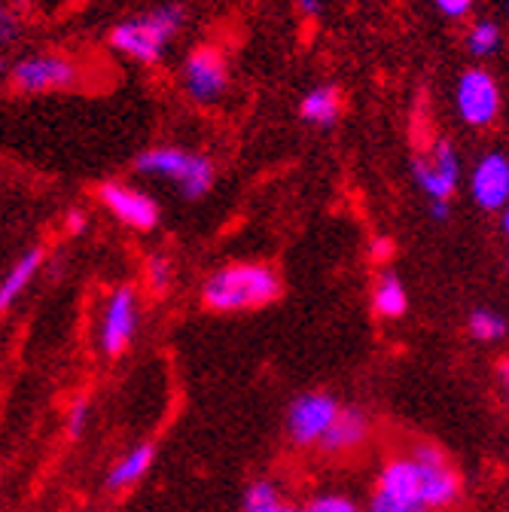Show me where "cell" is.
<instances>
[{
	"label": "cell",
	"instance_id": "obj_23",
	"mask_svg": "<svg viewBox=\"0 0 509 512\" xmlns=\"http://www.w3.org/2000/svg\"><path fill=\"white\" fill-rule=\"evenodd\" d=\"M171 278H174L171 263L165 260V256H153V260L147 263V281H150V287L156 293H165L171 287Z\"/></svg>",
	"mask_w": 509,
	"mask_h": 512
},
{
	"label": "cell",
	"instance_id": "obj_17",
	"mask_svg": "<svg viewBox=\"0 0 509 512\" xmlns=\"http://www.w3.org/2000/svg\"><path fill=\"white\" fill-rule=\"evenodd\" d=\"M372 305L381 317H403L406 308H409V296H406V287L403 281L394 275V272H385L375 284V293H372Z\"/></svg>",
	"mask_w": 509,
	"mask_h": 512
},
{
	"label": "cell",
	"instance_id": "obj_2",
	"mask_svg": "<svg viewBox=\"0 0 509 512\" xmlns=\"http://www.w3.org/2000/svg\"><path fill=\"white\" fill-rule=\"evenodd\" d=\"M183 22H186V10L180 4H162L144 16L125 19L122 25H116L110 43L113 49L141 64H156L165 55L168 43L180 34Z\"/></svg>",
	"mask_w": 509,
	"mask_h": 512
},
{
	"label": "cell",
	"instance_id": "obj_18",
	"mask_svg": "<svg viewBox=\"0 0 509 512\" xmlns=\"http://www.w3.org/2000/svg\"><path fill=\"white\" fill-rule=\"evenodd\" d=\"M470 336L476 342H500L506 336V320L491 308H476L470 314Z\"/></svg>",
	"mask_w": 509,
	"mask_h": 512
},
{
	"label": "cell",
	"instance_id": "obj_5",
	"mask_svg": "<svg viewBox=\"0 0 509 512\" xmlns=\"http://www.w3.org/2000/svg\"><path fill=\"white\" fill-rule=\"evenodd\" d=\"M13 86L28 95L40 92H58V89H71L80 77L77 64L65 55H28L13 68Z\"/></svg>",
	"mask_w": 509,
	"mask_h": 512
},
{
	"label": "cell",
	"instance_id": "obj_7",
	"mask_svg": "<svg viewBox=\"0 0 509 512\" xmlns=\"http://www.w3.org/2000/svg\"><path fill=\"white\" fill-rule=\"evenodd\" d=\"M412 174L430 202H452L461 183V156L449 141H439L433 147V156L412 162Z\"/></svg>",
	"mask_w": 509,
	"mask_h": 512
},
{
	"label": "cell",
	"instance_id": "obj_26",
	"mask_svg": "<svg viewBox=\"0 0 509 512\" xmlns=\"http://www.w3.org/2000/svg\"><path fill=\"white\" fill-rule=\"evenodd\" d=\"M445 19H464L473 10V0H433Z\"/></svg>",
	"mask_w": 509,
	"mask_h": 512
},
{
	"label": "cell",
	"instance_id": "obj_14",
	"mask_svg": "<svg viewBox=\"0 0 509 512\" xmlns=\"http://www.w3.org/2000/svg\"><path fill=\"white\" fill-rule=\"evenodd\" d=\"M153 461H156V445H153V442L135 445L132 452H125V455L113 464V470L107 473V488H110V491H119V488H129V485L141 482L144 473L153 467Z\"/></svg>",
	"mask_w": 509,
	"mask_h": 512
},
{
	"label": "cell",
	"instance_id": "obj_16",
	"mask_svg": "<svg viewBox=\"0 0 509 512\" xmlns=\"http://www.w3.org/2000/svg\"><path fill=\"white\" fill-rule=\"evenodd\" d=\"M40 263H43V250L40 247H34L25 256H19L16 266L4 275V281H0V311H7L28 290V284L34 281Z\"/></svg>",
	"mask_w": 509,
	"mask_h": 512
},
{
	"label": "cell",
	"instance_id": "obj_31",
	"mask_svg": "<svg viewBox=\"0 0 509 512\" xmlns=\"http://www.w3.org/2000/svg\"><path fill=\"white\" fill-rule=\"evenodd\" d=\"M375 244H378V247H375V256H388V253H391V241H385V238H378Z\"/></svg>",
	"mask_w": 509,
	"mask_h": 512
},
{
	"label": "cell",
	"instance_id": "obj_21",
	"mask_svg": "<svg viewBox=\"0 0 509 512\" xmlns=\"http://www.w3.org/2000/svg\"><path fill=\"white\" fill-rule=\"evenodd\" d=\"M302 512H363V506H357L345 494H317L314 500H308V506H302Z\"/></svg>",
	"mask_w": 509,
	"mask_h": 512
},
{
	"label": "cell",
	"instance_id": "obj_3",
	"mask_svg": "<svg viewBox=\"0 0 509 512\" xmlns=\"http://www.w3.org/2000/svg\"><path fill=\"white\" fill-rule=\"evenodd\" d=\"M138 171L147 177H159L168 180L180 189V196L196 202L202 196H208V189L214 183V165L208 156L199 153H186L180 147H156L138 156Z\"/></svg>",
	"mask_w": 509,
	"mask_h": 512
},
{
	"label": "cell",
	"instance_id": "obj_12",
	"mask_svg": "<svg viewBox=\"0 0 509 512\" xmlns=\"http://www.w3.org/2000/svg\"><path fill=\"white\" fill-rule=\"evenodd\" d=\"M101 202L110 208L116 220L135 229H153L159 223V205L147 196V192L125 186V183H104L101 186Z\"/></svg>",
	"mask_w": 509,
	"mask_h": 512
},
{
	"label": "cell",
	"instance_id": "obj_27",
	"mask_svg": "<svg viewBox=\"0 0 509 512\" xmlns=\"http://www.w3.org/2000/svg\"><path fill=\"white\" fill-rule=\"evenodd\" d=\"M244 512H302V506H293V503H287V500H275V503H266V506L244 509Z\"/></svg>",
	"mask_w": 509,
	"mask_h": 512
},
{
	"label": "cell",
	"instance_id": "obj_30",
	"mask_svg": "<svg viewBox=\"0 0 509 512\" xmlns=\"http://www.w3.org/2000/svg\"><path fill=\"white\" fill-rule=\"evenodd\" d=\"M68 220H71V229H74V232H83V229H86V214H83V211H71Z\"/></svg>",
	"mask_w": 509,
	"mask_h": 512
},
{
	"label": "cell",
	"instance_id": "obj_32",
	"mask_svg": "<svg viewBox=\"0 0 509 512\" xmlns=\"http://www.w3.org/2000/svg\"><path fill=\"white\" fill-rule=\"evenodd\" d=\"M7 74V61L4 58H0V77H4Z\"/></svg>",
	"mask_w": 509,
	"mask_h": 512
},
{
	"label": "cell",
	"instance_id": "obj_25",
	"mask_svg": "<svg viewBox=\"0 0 509 512\" xmlns=\"http://www.w3.org/2000/svg\"><path fill=\"white\" fill-rule=\"evenodd\" d=\"M86 421H89V403L77 400L68 412V439H80L86 433Z\"/></svg>",
	"mask_w": 509,
	"mask_h": 512
},
{
	"label": "cell",
	"instance_id": "obj_20",
	"mask_svg": "<svg viewBox=\"0 0 509 512\" xmlns=\"http://www.w3.org/2000/svg\"><path fill=\"white\" fill-rule=\"evenodd\" d=\"M281 500V491L272 479H253L247 488H244V509H253V506H266V503H275Z\"/></svg>",
	"mask_w": 509,
	"mask_h": 512
},
{
	"label": "cell",
	"instance_id": "obj_8",
	"mask_svg": "<svg viewBox=\"0 0 509 512\" xmlns=\"http://www.w3.org/2000/svg\"><path fill=\"white\" fill-rule=\"evenodd\" d=\"M339 412V403L324 391L299 394L287 409V433L296 445H317L330 430L333 418Z\"/></svg>",
	"mask_w": 509,
	"mask_h": 512
},
{
	"label": "cell",
	"instance_id": "obj_28",
	"mask_svg": "<svg viewBox=\"0 0 509 512\" xmlns=\"http://www.w3.org/2000/svg\"><path fill=\"white\" fill-rule=\"evenodd\" d=\"M296 7H299L302 16L317 19V16H321V10H324V0H296Z\"/></svg>",
	"mask_w": 509,
	"mask_h": 512
},
{
	"label": "cell",
	"instance_id": "obj_13",
	"mask_svg": "<svg viewBox=\"0 0 509 512\" xmlns=\"http://www.w3.org/2000/svg\"><path fill=\"white\" fill-rule=\"evenodd\" d=\"M369 433H372V424H369V415L363 409H354V406L342 409L339 406L330 430L324 433V439L317 445H321L327 455H351L360 445L369 442Z\"/></svg>",
	"mask_w": 509,
	"mask_h": 512
},
{
	"label": "cell",
	"instance_id": "obj_15",
	"mask_svg": "<svg viewBox=\"0 0 509 512\" xmlns=\"http://www.w3.org/2000/svg\"><path fill=\"white\" fill-rule=\"evenodd\" d=\"M342 113V92L336 86H314L311 92H305L302 104H299V116L311 125H336Z\"/></svg>",
	"mask_w": 509,
	"mask_h": 512
},
{
	"label": "cell",
	"instance_id": "obj_11",
	"mask_svg": "<svg viewBox=\"0 0 509 512\" xmlns=\"http://www.w3.org/2000/svg\"><path fill=\"white\" fill-rule=\"evenodd\" d=\"M473 202L482 211H503L509 202V162L503 153H485L470 174Z\"/></svg>",
	"mask_w": 509,
	"mask_h": 512
},
{
	"label": "cell",
	"instance_id": "obj_22",
	"mask_svg": "<svg viewBox=\"0 0 509 512\" xmlns=\"http://www.w3.org/2000/svg\"><path fill=\"white\" fill-rule=\"evenodd\" d=\"M363 512H427V509L418 506V503H403V500H394V497L381 494V491H372L369 506Z\"/></svg>",
	"mask_w": 509,
	"mask_h": 512
},
{
	"label": "cell",
	"instance_id": "obj_6",
	"mask_svg": "<svg viewBox=\"0 0 509 512\" xmlns=\"http://www.w3.org/2000/svg\"><path fill=\"white\" fill-rule=\"evenodd\" d=\"M226 86H229V64L217 46H199L189 52L183 64V89L189 98L199 104H211L226 92Z\"/></svg>",
	"mask_w": 509,
	"mask_h": 512
},
{
	"label": "cell",
	"instance_id": "obj_4",
	"mask_svg": "<svg viewBox=\"0 0 509 512\" xmlns=\"http://www.w3.org/2000/svg\"><path fill=\"white\" fill-rule=\"evenodd\" d=\"M418 473V494L427 512H445L452 509L461 497V476L449 455L433 442H415L406 452Z\"/></svg>",
	"mask_w": 509,
	"mask_h": 512
},
{
	"label": "cell",
	"instance_id": "obj_9",
	"mask_svg": "<svg viewBox=\"0 0 509 512\" xmlns=\"http://www.w3.org/2000/svg\"><path fill=\"white\" fill-rule=\"evenodd\" d=\"M455 104L458 113L467 125H491L500 113V89L497 80L485 68H470L461 74L458 89H455Z\"/></svg>",
	"mask_w": 509,
	"mask_h": 512
},
{
	"label": "cell",
	"instance_id": "obj_29",
	"mask_svg": "<svg viewBox=\"0 0 509 512\" xmlns=\"http://www.w3.org/2000/svg\"><path fill=\"white\" fill-rule=\"evenodd\" d=\"M449 214H452V205H449V202H430V217H433L436 223L449 220Z\"/></svg>",
	"mask_w": 509,
	"mask_h": 512
},
{
	"label": "cell",
	"instance_id": "obj_10",
	"mask_svg": "<svg viewBox=\"0 0 509 512\" xmlns=\"http://www.w3.org/2000/svg\"><path fill=\"white\" fill-rule=\"evenodd\" d=\"M138 330V296L132 287H119L110 293L101 320V348L104 354L116 357L132 345Z\"/></svg>",
	"mask_w": 509,
	"mask_h": 512
},
{
	"label": "cell",
	"instance_id": "obj_19",
	"mask_svg": "<svg viewBox=\"0 0 509 512\" xmlns=\"http://www.w3.org/2000/svg\"><path fill=\"white\" fill-rule=\"evenodd\" d=\"M467 49H470V55H476V58L494 55V52L500 49V28H497L494 22H488V19L476 22V25L470 28V34H467Z\"/></svg>",
	"mask_w": 509,
	"mask_h": 512
},
{
	"label": "cell",
	"instance_id": "obj_24",
	"mask_svg": "<svg viewBox=\"0 0 509 512\" xmlns=\"http://www.w3.org/2000/svg\"><path fill=\"white\" fill-rule=\"evenodd\" d=\"M19 34H22V19H19L10 7L0 4V46L16 43Z\"/></svg>",
	"mask_w": 509,
	"mask_h": 512
},
{
	"label": "cell",
	"instance_id": "obj_1",
	"mask_svg": "<svg viewBox=\"0 0 509 512\" xmlns=\"http://www.w3.org/2000/svg\"><path fill=\"white\" fill-rule=\"evenodd\" d=\"M281 281L269 266L260 263H238L229 269H220L208 278L202 299L211 311H247L260 308L272 299H278Z\"/></svg>",
	"mask_w": 509,
	"mask_h": 512
}]
</instances>
